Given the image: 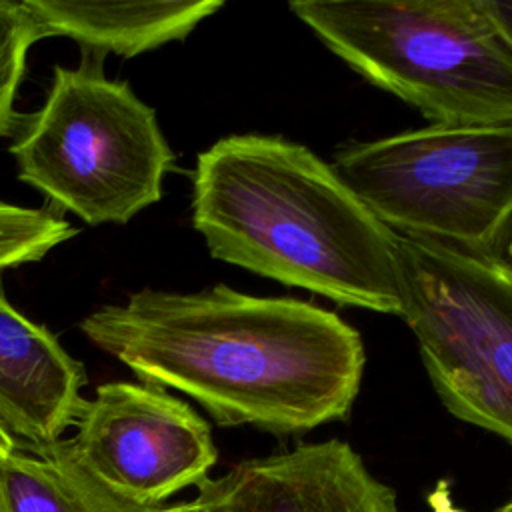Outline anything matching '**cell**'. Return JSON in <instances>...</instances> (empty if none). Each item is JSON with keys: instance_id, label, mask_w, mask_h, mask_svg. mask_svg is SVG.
Segmentation results:
<instances>
[{"instance_id": "obj_1", "label": "cell", "mask_w": 512, "mask_h": 512, "mask_svg": "<svg viewBox=\"0 0 512 512\" xmlns=\"http://www.w3.org/2000/svg\"><path fill=\"white\" fill-rule=\"evenodd\" d=\"M142 382L174 388L220 426L294 434L348 416L364 374L360 332L336 312L226 284L142 288L80 320Z\"/></svg>"}, {"instance_id": "obj_2", "label": "cell", "mask_w": 512, "mask_h": 512, "mask_svg": "<svg viewBox=\"0 0 512 512\" xmlns=\"http://www.w3.org/2000/svg\"><path fill=\"white\" fill-rule=\"evenodd\" d=\"M192 224L216 260L342 306L402 314L398 234L298 142L232 134L200 152Z\"/></svg>"}, {"instance_id": "obj_3", "label": "cell", "mask_w": 512, "mask_h": 512, "mask_svg": "<svg viewBox=\"0 0 512 512\" xmlns=\"http://www.w3.org/2000/svg\"><path fill=\"white\" fill-rule=\"evenodd\" d=\"M288 8L344 64L432 124L512 122V44L488 0H312Z\"/></svg>"}, {"instance_id": "obj_4", "label": "cell", "mask_w": 512, "mask_h": 512, "mask_svg": "<svg viewBox=\"0 0 512 512\" xmlns=\"http://www.w3.org/2000/svg\"><path fill=\"white\" fill-rule=\"evenodd\" d=\"M102 62L82 50L78 68L54 66L42 106L16 114L8 148L22 182L88 226L126 224L156 204L174 166L154 108Z\"/></svg>"}, {"instance_id": "obj_5", "label": "cell", "mask_w": 512, "mask_h": 512, "mask_svg": "<svg viewBox=\"0 0 512 512\" xmlns=\"http://www.w3.org/2000/svg\"><path fill=\"white\" fill-rule=\"evenodd\" d=\"M332 166L398 236L502 256L512 228V122L350 142Z\"/></svg>"}, {"instance_id": "obj_6", "label": "cell", "mask_w": 512, "mask_h": 512, "mask_svg": "<svg viewBox=\"0 0 512 512\" xmlns=\"http://www.w3.org/2000/svg\"><path fill=\"white\" fill-rule=\"evenodd\" d=\"M400 318L442 404L512 444V264L398 236Z\"/></svg>"}, {"instance_id": "obj_7", "label": "cell", "mask_w": 512, "mask_h": 512, "mask_svg": "<svg viewBox=\"0 0 512 512\" xmlns=\"http://www.w3.org/2000/svg\"><path fill=\"white\" fill-rule=\"evenodd\" d=\"M66 444L94 480L150 508L200 486L218 460L212 430L190 404L132 382L100 384Z\"/></svg>"}, {"instance_id": "obj_8", "label": "cell", "mask_w": 512, "mask_h": 512, "mask_svg": "<svg viewBox=\"0 0 512 512\" xmlns=\"http://www.w3.org/2000/svg\"><path fill=\"white\" fill-rule=\"evenodd\" d=\"M210 484L222 512H398L394 490L336 438L238 462Z\"/></svg>"}, {"instance_id": "obj_9", "label": "cell", "mask_w": 512, "mask_h": 512, "mask_svg": "<svg viewBox=\"0 0 512 512\" xmlns=\"http://www.w3.org/2000/svg\"><path fill=\"white\" fill-rule=\"evenodd\" d=\"M84 384L82 362L0 290V424L18 446L44 448L62 440L86 408Z\"/></svg>"}, {"instance_id": "obj_10", "label": "cell", "mask_w": 512, "mask_h": 512, "mask_svg": "<svg viewBox=\"0 0 512 512\" xmlns=\"http://www.w3.org/2000/svg\"><path fill=\"white\" fill-rule=\"evenodd\" d=\"M36 40L64 36L82 50L132 58L168 42L184 40L202 20L222 8L220 0H22Z\"/></svg>"}, {"instance_id": "obj_11", "label": "cell", "mask_w": 512, "mask_h": 512, "mask_svg": "<svg viewBox=\"0 0 512 512\" xmlns=\"http://www.w3.org/2000/svg\"><path fill=\"white\" fill-rule=\"evenodd\" d=\"M160 508V506H158ZM124 500L94 480L66 438L44 448L18 446L0 456V512H156Z\"/></svg>"}, {"instance_id": "obj_12", "label": "cell", "mask_w": 512, "mask_h": 512, "mask_svg": "<svg viewBox=\"0 0 512 512\" xmlns=\"http://www.w3.org/2000/svg\"><path fill=\"white\" fill-rule=\"evenodd\" d=\"M76 232L52 210L0 200V272L42 260Z\"/></svg>"}, {"instance_id": "obj_13", "label": "cell", "mask_w": 512, "mask_h": 512, "mask_svg": "<svg viewBox=\"0 0 512 512\" xmlns=\"http://www.w3.org/2000/svg\"><path fill=\"white\" fill-rule=\"evenodd\" d=\"M36 42L32 20L22 2L0 0V138L12 134L16 94L28 50Z\"/></svg>"}, {"instance_id": "obj_14", "label": "cell", "mask_w": 512, "mask_h": 512, "mask_svg": "<svg viewBox=\"0 0 512 512\" xmlns=\"http://www.w3.org/2000/svg\"><path fill=\"white\" fill-rule=\"evenodd\" d=\"M196 488L198 492L194 498L176 504H164L156 512H222L220 500L210 484V476Z\"/></svg>"}, {"instance_id": "obj_15", "label": "cell", "mask_w": 512, "mask_h": 512, "mask_svg": "<svg viewBox=\"0 0 512 512\" xmlns=\"http://www.w3.org/2000/svg\"><path fill=\"white\" fill-rule=\"evenodd\" d=\"M490 10L494 14V18L498 20L502 32L506 34V38L512 44V2L508 0H488Z\"/></svg>"}, {"instance_id": "obj_16", "label": "cell", "mask_w": 512, "mask_h": 512, "mask_svg": "<svg viewBox=\"0 0 512 512\" xmlns=\"http://www.w3.org/2000/svg\"><path fill=\"white\" fill-rule=\"evenodd\" d=\"M18 448L16 438L0 424V456H8Z\"/></svg>"}, {"instance_id": "obj_17", "label": "cell", "mask_w": 512, "mask_h": 512, "mask_svg": "<svg viewBox=\"0 0 512 512\" xmlns=\"http://www.w3.org/2000/svg\"><path fill=\"white\" fill-rule=\"evenodd\" d=\"M496 512H512V498H510L506 504H502Z\"/></svg>"}, {"instance_id": "obj_18", "label": "cell", "mask_w": 512, "mask_h": 512, "mask_svg": "<svg viewBox=\"0 0 512 512\" xmlns=\"http://www.w3.org/2000/svg\"><path fill=\"white\" fill-rule=\"evenodd\" d=\"M506 250H508V256H510V258H508V262L512 264V236L508 238V248H506Z\"/></svg>"}]
</instances>
